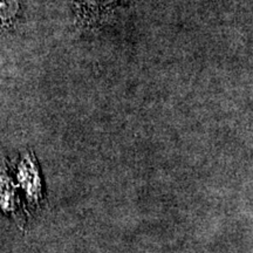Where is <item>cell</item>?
<instances>
[{
    "instance_id": "obj_1",
    "label": "cell",
    "mask_w": 253,
    "mask_h": 253,
    "mask_svg": "<svg viewBox=\"0 0 253 253\" xmlns=\"http://www.w3.org/2000/svg\"><path fill=\"white\" fill-rule=\"evenodd\" d=\"M15 179L28 204L39 205L43 197V185L37 158L32 151H27L20 157L15 170Z\"/></svg>"
},
{
    "instance_id": "obj_2",
    "label": "cell",
    "mask_w": 253,
    "mask_h": 253,
    "mask_svg": "<svg viewBox=\"0 0 253 253\" xmlns=\"http://www.w3.org/2000/svg\"><path fill=\"white\" fill-rule=\"evenodd\" d=\"M0 209L7 214L19 213V199L17 189L11 177L2 166H0Z\"/></svg>"
},
{
    "instance_id": "obj_3",
    "label": "cell",
    "mask_w": 253,
    "mask_h": 253,
    "mask_svg": "<svg viewBox=\"0 0 253 253\" xmlns=\"http://www.w3.org/2000/svg\"><path fill=\"white\" fill-rule=\"evenodd\" d=\"M116 0H75L78 15L82 20L90 23L97 20L100 15L107 12Z\"/></svg>"
},
{
    "instance_id": "obj_4",
    "label": "cell",
    "mask_w": 253,
    "mask_h": 253,
    "mask_svg": "<svg viewBox=\"0 0 253 253\" xmlns=\"http://www.w3.org/2000/svg\"><path fill=\"white\" fill-rule=\"evenodd\" d=\"M18 11V0H0V23L9 24Z\"/></svg>"
}]
</instances>
